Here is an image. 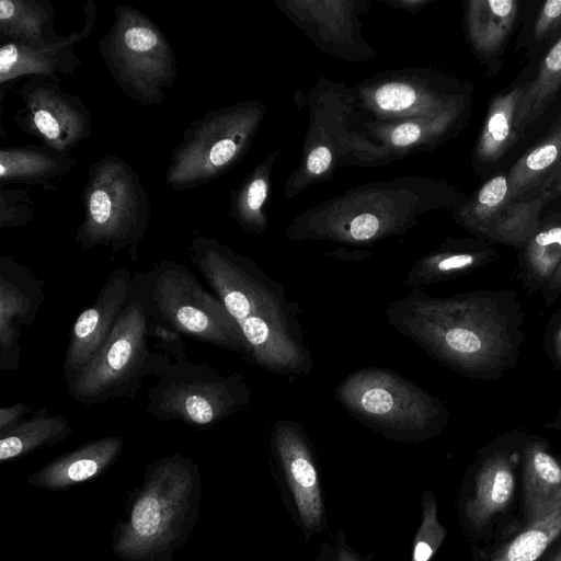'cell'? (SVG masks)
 Masks as SVG:
<instances>
[{
  "label": "cell",
  "instance_id": "6da1fadb",
  "mask_svg": "<svg viewBox=\"0 0 561 561\" xmlns=\"http://www.w3.org/2000/svg\"><path fill=\"white\" fill-rule=\"evenodd\" d=\"M188 257L239 325L254 365L287 377L311 374L300 310L280 283L215 238L194 236Z\"/></svg>",
  "mask_w": 561,
  "mask_h": 561
},
{
  "label": "cell",
  "instance_id": "7a4b0ae2",
  "mask_svg": "<svg viewBox=\"0 0 561 561\" xmlns=\"http://www.w3.org/2000/svg\"><path fill=\"white\" fill-rule=\"evenodd\" d=\"M387 322L431 358L459 374L478 375L500 354V325L478 294L432 297L421 288L390 302Z\"/></svg>",
  "mask_w": 561,
  "mask_h": 561
},
{
  "label": "cell",
  "instance_id": "3957f363",
  "mask_svg": "<svg viewBox=\"0 0 561 561\" xmlns=\"http://www.w3.org/2000/svg\"><path fill=\"white\" fill-rule=\"evenodd\" d=\"M129 296L140 301L152 323L237 353L253 364L251 346L237 322L187 266L163 260L133 274Z\"/></svg>",
  "mask_w": 561,
  "mask_h": 561
},
{
  "label": "cell",
  "instance_id": "277c9868",
  "mask_svg": "<svg viewBox=\"0 0 561 561\" xmlns=\"http://www.w3.org/2000/svg\"><path fill=\"white\" fill-rule=\"evenodd\" d=\"M334 398L353 419L400 443H419L437 435L449 417L437 397L382 367L350 373L335 388Z\"/></svg>",
  "mask_w": 561,
  "mask_h": 561
},
{
  "label": "cell",
  "instance_id": "5b68a950",
  "mask_svg": "<svg viewBox=\"0 0 561 561\" xmlns=\"http://www.w3.org/2000/svg\"><path fill=\"white\" fill-rule=\"evenodd\" d=\"M83 218L75 242L82 251L105 247L127 250L133 260L151 218L148 192L140 174L123 158L105 153L93 162L81 193Z\"/></svg>",
  "mask_w": 561,
  "mask_h": 561
},
{
  "label": "cell",
  "instance_id": "8992f818",
  "mask_svg": "<svg viewBox=\"0 0 561 561\" xmlns=\"http://www.w3.org/2000/svg\"><path fill=\"white\" fill-rule=\"evenodd\" d=\"M146 411L158 421H181L211 428L251 401V390L241 371L222 375L208 363L188 357L172 360L165 353H154Z\"/></svg>",
  "mask_w": 561,
  "mask_h": 561
},
{
  "label": "cell",
  "instance_id": "52a82bcc",
  "mask_svg": "<svg viewBox=\"0 0 561 561\" xmlns=\"http://www.w3.org/2000/svg\"><path fill=\"white\" fill-rule=\"evenodd\" d=\"M104 66L119 90L144 106L161 105L178 78L175 53L160 26L129 4H116L98 39Z\"/></svg>",
  "mask_w": 561,
  "mask_h": 561
},
{
  "label": "cell",
  "instance_id": "ba28073f",
  "mask_svg": "<svg viewBox=\"0 0 561 561\" xmlns=\"http://www.w3.org/2000/svg\"><path fill=\"white\" fill-rule=\"evenodd\" d=\"M150 320L139 300L129 296L110 337L67 389L77 402L91 407L133 399L145 377L152 375Z\"/></svg>",
  "mask_w": 561,
  "mask_h": 561
},
{
  "label": "cell",
  "instance_id": "9c48e42d",
  "mask_svg": "<svg viewBox=\"0 0 561 561\" xmlns=\"http://www.w3.org/2000/svg\"><path fill=\"white\" fill-rule=\"evenodd\" d=\"M256 121V106L242 102L191 122L171 152L164 184L186 191L221 176L245 151Z\"/></svg>",
  "mask_w": 561,
  "mask_h": 561
},
{
  "label": "cell",
  "instance_id": "30bf717a",
  "mask_svg": "<svg viewBox=\"0 0 561 561\" xmlns=\"http://www.w3.org/2000/svg\"><path fill=\"white\" fill-rule=\"evenodd\" d=\"M270 447L284 501L306 537L327 526L319 468L304 427L279 419L271 431Z\"/></svg>",
  "mask_w": 561,
  "mask_h": 561
},
{
  "label": "cell",
  "instance_id": "8fae6325",
  "mask_svg": "<svg viewBox=\"0 0 561 561\" xmlns=\"http://www.w3.org/2000/svg\"><path fill=\"white\" fill-rule=\"evenodd\" d=\"M23 106L14 124L41 145L71 152L92 131V115L82 99L66 92L59 82L30 76L16 89Z\"/></svg>",
  "mask_w": 561,
  "mask_h": 561
},
{
  "label": "cell",
  "instance_id": "7c38bea8",
  "mask_svg": "<svg viewBox=\"0 0 561 561\" xmlns=\"http://www.w3.org/2000/svg\"><path fill=\"white\" fill-rule=\"evenodd\" d=\"M133 274L126 267L111 272L95 300L77 317L64 357V380L70 382L110 337L128 297Z\"/></svg>",
  "mask_w": 561,
  "mask_h": 561
},
{
  "label": "cell",
  "instance_id": "4fadbf2b",
  "mask_svg": "<svg viewBox=\"0 0 561 561\" xmlns=\"http://www.w3.org/2000/svg\"><path fill=\"white\" fill-rule=\"evenodd\" d=\"M44 280L12 256H0V370L20 366L21 330L31 327L44 302Z\"/></svg>",
  "mask_w": 561,
  "mask_h": 561
},
{
  "label": "cell",
  "instance_id": "5bb4252c",
  "mask_svg": "<svg viewBox=\"0 0 561 561\" xmlns=\"http://www.w3.org/2000/svg\"><path fill=\"white\" fill-rule=\"evenodd\" d=\"M84 22L79 31L72 32L57 43L42 49H33L15 42H5L0 48V88L23 77L39 76L59 82L60 76L73 73L82 60L76 55L75 46L91 35L98 20L94 0L84 3Z\"/></svg>",
  "mask_w": 561,
  "mask_h": 561
},
{
  "label": "cell",
  "instance_id": "9a60e30c",
  "mask_svg": "<svg viewBox=\"0 0 561 561\" xmlns=\"http://www.w3.org/2000/svg\"><path fill=\"white\" fill-rule=\"evenodd\" d=\"M71 152L44 145L2 147L0 149V184L41 185L56 190L55 180L77 165Z\"/></svg>",
  "mask_w": 561,
  "mask_h": 561
},
{
  "label": "cell",
  "instance_id": "2e32d148",
  "mask_svg": "<svg viewBox=\"0 0 561 561\" xmlns=\"http://www.w3.org/2000/svg\"><path fill=\"white\" fill-rule=\"evenodd\" d=\"M56 11L51 0H1L0 33L9 42L42 49L61 42L55 31Z\"/></svg>",
  "mask_w": 561,
  "mask_h": 561
},
{
  "label": "cell",
  "instance_id": "e0dca14e",
  "mask_svg": "<svg viewBox=\"0 0 561 561\" xmlns=\"http://www.w3.org/2000/svg\"><path fill=\"white\" fill-rule=\"evenodd\" d=\"M524 506L528 522L561 506V465L540 444L524 449Z\"/></svg>",
  "mask_w": 561,
  "mask_h": 561
},
{
  "label": "cell",
  "instance_id": "ac0fdd59",
  "mask_svg": "<svg viewBox=\"0 0 561 561\" xmlns=\"http://www.w3.org/2000/svg\"><path fill=\"white\" fill-rule=\"evenodd\" d=\"M515 488L513 463L504 453L490 457L478 471L474 496L465 513L476 529L484 527L490 519L511 503Z\"/></svg>",
  "mask_w": 561,
  "mask_h": 561
},
{
  "label": "cell",
  "instance_id": "d6986e66",
  "mask_svg": "<svg viewBox=\"0 0 561 561\" xmlns=\"http://www.w3.org/2000/svg\"><path fill=\"white\" fill-rule=\"evenodd\" d=\"M124 442L118 436H104L50 462L37 473L41 482L65 485L81 482L106 468L119 454Z\"/></svg>",
  "mask_w": 561,
  "mask_h": 561
},
{
  "label": "cell",
  "instance_id": "ffe728a7",
  "mask_svg": "<svg viewBox=\"0 0 561 561\" xmlns=\"http://www.w3.org/2000/svg\"><path fill=\"white\" fill-rule=\"evenodd\" d=\"M525 87L514 88L495 96L477 145V157L482 162H495L516 140L520 128L518 117Z\"/></svg>",
  "mask_w": 561,
  "mask_h": 561
},
{
  "label": "cell",
  "instance_id": "44dd1931",
  "mask_svg": "<svg viewBox=\"0 0 561 561\" xmlns=\"http://www.w3.org/2000/svg\"><path fill=\"white\" fill-rule=\"evenodd\" d=\"M71 433L72 426L66 416L51 414L45 408H39L28 417L0 433V460H10L38 447L56 444Z\"/></svg>",
  "mask_w": 561,
  "mask_h": 561
},
{
  "label": "cell",
  "instance_id": "7402d4cb",
  "mask_svg": "<svg viewBox=\"0 0 561 561\" xmlns=\"http://www.w3.org/2000/svg\"><path fill=\"white\" fill-rule=\"evenodd\" d=\"M515 0H473L468 4V28L473 46L484 55L495 53L518 14Z\"/></svg>",
  "mask_w": 561,
  "mask_h": 561
},
{
  "label": "cell",
  "instance_id": "603a6c76",
  "mask_svg": "<svg viewBox=\"0 0 561 561\" xmlns=\"http://www.w3.org/2000/svg\"><path fill=\"white\" fill-rule=\"evenodd\" d=\"M485 259L486 252L482 250L445 245L415 261L404 285L413 289L445 282L479 266Z\"/></svg>",
  "mask_w": 561,
  "mask_h": 561
},
{
  "label": "cell",
  "instance_id": "cb8c5ba5",
  "mask_svg": "<svg viewBox=\"0 0 561 561\" xmlns=\"http://www.w3.org/2000/svg\"><path fill=\"white\" fill-rule=\"evenodd\" d=\"M561 164V124L554 126L541 142L526 152L512 167L507 180L512 201L537 186L548 173Z\"/></svg>",
  "mask_w": 561,
  "mask_h": 561
},
{
  "label": "cell",
  "instance_id": "d4e9b609",
  "mask_svg": "<svg viewBox=\"0 0 561 561\" xmlns=\"http://www.w3.org/2000/svg\"><path fill=\"white\" fill-rule=\"evenodd\" d=\"M561 87V37L543 58L536 79L525 85L518 125L520 130L537 119Z\"/></svg>",
  "mask_w": 561,
  "mask_h": 561
},
{
  "label": "cell",
  "instance_id": "484cf974",
  "mask_svg": "<svg viewBox=\"0 0 561 561\" xmlns=\"http://www.w3.org/2000/svg\"><path fill=\"white\" fill-rule=\"evenodd\" d=\"M559 535H561V506L530 522L491 561H537Z\"/></svg>",
  "mask_w": 561,
  "mask_h": 561
},
{
  "label": "cell",
  "instance_id": "4316f807",
  "mask_svg": "<svg viewBox=\"0 0 561 561\" xmlns=\"http://www.w3.org/2000/svg\"><path fill=\"white\" fill-rule=\"evenodd\" d=\"M542 205L541 198L508 202L484 236L516 245L527 243L539 229L538 216Z\"/></svg>",
  "mask_w": 561,
  "mask_h": 561
},
{
  "label": "cell",
  "instance_id": "83f0119b",
  "mask_svg": "<svg viewBox=\"0 0 561 561\" xmlns=\"http://www.w3.org/2000/svg\"><path fill=\"white\" fill-rule=\"evenodd\" d=\"M507 176L495 175L476 193L472 202L462 210L463 222L474 231L485 234L504 206L511 202Z\"/></svg>",
  "mask_w": 561,
  "mask_h": 561
},
{
  "label": "cell",
  "instance_id": "f1b7e54d",
  "mask_svg": "<svg viewBox=\"0 0 561 561\" xmlns=\"http://www.w3.org/2000/svg\"><path fill=\"white\" fill-rule=\"evenodd\" d=\"M528 274L537 282L548 279L561 265V224L538 229L526 247Z\"/></svg>",
  "mask_w": 561,
  "mask_h": 561
},
{
  "label": "cell",
  "instance_id": "f546056e",
  "mask_svg": "<svg viewBox=\"0 0 561 561\" xmlns=\"http://www.w3.org/2000/svg\"><path fill=\"white\" fill-rule=\"evenodd\" d=\"M173 503L157 491L145 493L135 504L131 513V530L141 540H151L165 529L174 513Z\"/></svg>",
  "mask_w": 561,
  "mask_h": 561
},
{
  "label": "cell",
  "instance_id": "4dcf8cb0",
  "mask_svg": "<svg viewBox=\"0 0 561 561\" xmlns=\"http://www.w3.org/2000/svg\"><path fill=\"white\" fill-rule=\"evenodd\" d=\"M447 535L437 518L436 500L431 490L422 494V520L416 531L412 561H431Z\"/></svg>",
  "mask_w": 561,
  "mask_h": 561
},
{
  "label": "cell",
  "instance_id": "1f68e13d",
  "mask_svg": "<svg viewBox=\"0 0 561 561\" xmlns=\"http://www.w3.org/2000/svg\"><path fill=\"white\" fill-rule=\"evenodd\" d=\"M35 203L24 188L0 187V229L21 227L35 217Z\"/></svg>",
  "mask_w": 561,
  "mask_h": 561
},
{
  "label": "cell",
  "instance_id": "d6a6232c",
  "mask_svg": "<svg viewBox=\"0 0 561 561\" xmlns=\"http://www.w3.org/2000/svg\"><path fill=\"white\" fill-rule=\"evenodd\" d=\"M416 101L414 91L403 84H388L379 88L375 93V102L386 112H403Z\"/></svg>",
  "mask_w": 561,
  "mask_h": 561
},
{
  "label": "cell",
  "instance_id": "836d02e7",
  "mask_svg": "<svg viewBox=\"0 0 561 561\" xmlns=\"http://www.w3.org/2000/svg\"><path fill=\"white\" fill-rule=\"evenodd\" d=\"M317 561H364L345 540L342 530H336L322 542Z\"/></svg>",
  "mask_w": 561,
  "mask_h": 561
},
{
  "label": "cell",
  "instance_id": "e575fe53",
  "mask_svg": "<svg viewBox=\"0 0 561 561\" xmlns=\"http://www.w3.org/2000/svg\"><path fill=\"white\" fill-rule=\"evenodd\" d=\"M150 337L154 339L158 342V346L170 357L172 356L174 359L187 357L184 336L179 332L150 321Z\"/></svg>",
  "mask_w": 561,
  "mask_h": 561
},
{
  "label": "cell",
  "instance_id": "d590c367",
  "mask_svg": "<svg viewBox=\"0 0 561 561\" xmlns=\"http://www.w3.org/2000/svg\"><path fill=\"white\" fill-rule=\"evenodd\" d=\"M561 23V0H548L543 3L534 25L536 38L545 37Z\"/></svg>",
  "mask_w": 561,
  "mask_h": 561
},
{
  "label": "cell",
  "instance_id": "8d00e7d4",
  "mask_svg": "<svg viewBox=\"0 0 561 561\" xmlns=\"http://www.w3.org/2000/svg\"><path fill=\"white\" fill-rule=\"evenodd\" d=\"M33 408L24 403H15L11 407L0 409V433L9 430L19 422H21L25 415L31 413Z\"/></svg>",
  "mask_w": 561,
  "mask_h": 561
},
{
  "label": "cell",
  "instance_id": "74e56055",
  "mask_svg": "<svg viewBox=\"0 0 561 561\" xmlns=\"http://www.w3.org/2000/svg\"><path fill=\"white\" fill-rule=\"evenodd\" d=\"M420 128L413 123H405L396 127L391 134V142L405 147L415 142L420 137Z\"/></svg>",
  "mask_w": 561,
  "mask_h": 561
},
{
  "label": "cell",
  "instance_id": "f35d334b",
  "mask_svg": "<svg viewBox=\"0 0 561 561\" xmlns=\"http://www.w3.org/2000/svg\"><path fill=\"white\" fill-rule=\"evenodd\" d=\"M331 152L327 147H317L307 159V168L312 174L323 173L330 165Z\"/></svg>",
  "mask_w": 561,
  "mask_h": 561
},
{
  "label": "cell",
  "instance_id": "ab89813d",
  "mask_svg": "<svg viewBox=\"0 0 561 561\" xmlns=\"http://www.w3.org/2000/svg\"><path fill=\"white\" fill-rule=\"evenodd\" d=\"M553 184V187L550 188L546 195L548 197H551L552 195L553 196H561V168L554 173V178H553V181L550 182V184L548 185V187L552 186Z\"/></svg>",
  "mask_w": 561,
  "mask_h": 561
},
{
  "label": "cell",
  "instance_id": "60d3db41",
  "mask_svg": "<svg viewBox=\"0 0 561 561\" xmlns=\"http://www.w3.org/2000/svg\"><path fill=\"white\" fill-rule=\"evenodd\" d=\"M557 345H558V348L561 350V328L559 329V331L557 332Z\"/></svg>",
  "mask_w": 561,
  "mask_h": 561
},
{
  "label": "cell",
  "instance_id": "b9f144b4",
  "mask_svg": "<svg viewBox=\"0 0 561 561\" xmlns=\"http://www.w3.org/2000/svg\"><path fill=\"white\" fill-rule=\"evenodd\" d=\"M552 561H561V551L556 556Z\"/></svg>",
  "mask_w": 561,
  "mask_h": 561
},
{
  "label": "cell",
  "instance_id": "7bdbcfd3",
  "mask_svg": "<svg viewBox=\"0 0 561 561\" xmlns=\"http://www.w3.org/2000/svg\"><path fill=\"white\" fill-rule=\"evenodd\" d=\"M561 124V114L559 116V121L557 122L556 126L560 125Z\"/></svg>",
  "mask_w": 561,
  "mask_h": 561
},
{
  "label": "cell",
  "instance_id": "ee69618b",
  "mask_svg": "<svg viewBox=\"0 0 561 561\" xmlns=\"http://www.w3.org/2000/svg\"><path fill=\"white\" fill-rule=\"evenodd\" d=\"M559 270L561 271V265H560Z\"/></svg>",
  "mask_w": 561,
  "mask_h": 561
}]
</instances>
